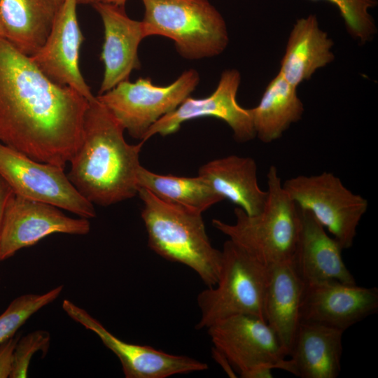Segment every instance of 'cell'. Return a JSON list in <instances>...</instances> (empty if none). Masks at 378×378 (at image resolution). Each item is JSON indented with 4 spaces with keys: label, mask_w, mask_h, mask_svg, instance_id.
<instances>
[{
    "label": "cell",
    "mask_w": 378,
    "mask_h": 378,
    "mask_svg": "<svg viewBox=\"0 0 378 378\" xmlns=\"http://www.w3.org/2000/svg\"><path fill=\"white\" fill-rule=\"evenodd\" d=\"M90 230L87 218H71L55 206L12 192L3 216L0 258L6 260L55 233L85 235Z\"/></svg>",
    "instance_id": "obj_11"
},
{
    "label": "cell",
    "mask_w": 378,
    "mask_h": 378,
    "mask_svg": "<svg viewBox=\"0 0 378 378\" xmlns=\"http://www.w3.org/2000/svg\"><path fill=\"white\" fill-rule=\"evenodd\" d=\"M299 208L300 229L293 262L304 285L336 280L356 284L342 258V247L308 210Z\"/></svg>",
    "instance_id": "obj_17"
},
{
    "label": "cell",
    "mask_w": 378,
    "mask_h": 378,
    "mask_svg": "<svg viewBox=\"0 0 378 378\" xmlns=\"http://www.w3.org/2000/svg\"><path fill=\"white\" fill-rule=\"evenodd\" d=\"M137 195L143 202L141 218L149 248L165 260L192 270L206 287L215 286L222 251L212 246L202 214L164 202L145 188H139Z\"/></svg>",
    "instance_id": "obj_3"
},
{
    "label": "cell",
    "mask_w": 378,
    "mask_h": 378,
    "mask_svg": "<svg viewBox=\"0 0 378 378\" xmlns=\"http://www.w3.org/2000/svg\"><path fill=\"white\" fill-rule=\"evenodd\" d=\"M92 6L102 18L104 33L100 56L104 67L101 94L128 80L132 71L140 69L138 50L146 36L142 21L130 18L125 6L104 3Z\"/></svg>",
    "instance_id": "obj_16"
},
{
    "label": "cell",
    "mask_w": 378,
    "mask_h": 378,
    "mask_svg": "<svg viewBox=\"0 0 378 378\" xmlns=\"http://www.w3.org/2000/svg\"><path fill=\"white\" fill-rule=\"evenodd\" d=\"M64 169L34 160L0 142V176L19 196L55 206L87 219L94 204L69 180Z\"/></svg>",
    "instance_id": "obj_9"
},
{
    "label": "cell",
    "mask_w": 378,
    "mask_h": 378,
    "mask_svg": "<svg viewBox=\"0 0 378 378\" xmlns=\"http://www.w3.org/2000/svg\"><path fill=\"white\" fill-rule=\"evenodd\" d=\"M250 111L255 136L262 142L271 143L301 119L304 106L297 88L278 73L267 85L259 104Z\"/></svg>",
    "instance_id": "obj_23"
},
{
    "label": "cell",
    "mask_w": 378,
    "mask_h": 378,
    "mask_svg": "<svg viewBox=\"0 0 378 378\" xmlns=\"http://www.w3.org/2000/svg\"><path fill=\"white\" fill-rule=\"evenodd\" d=\"M221 251L222 264L217 283L197 295L200 318L195 325L197 330L206 329L220 320L239 314L265 320L269 267L230 239L224 243Z\"/></svg>",
    "instance_id": "obj_6"
},
{
    "label": "cell",
    "mask_w": 378,
    "mask_h": 378,
    "mask_svg": "<svg viewBox=\"0 0 378 378\" xmlns=\"http://www.w3.org/2000/svg\"><path fill=\"white\" fill-rule=\"evenodd\" d=\"M198 176L248 215L259 214L265 206L267 190L260 188L257 164L250 157L231 155L209 161L200 167Z\"/></svg>",
    "instance_id": "obj_20"
},
{
    "label": "cell",
    "mask_w": 378,
    "mask_h": 378,
    "mask_svg": "<svg viewBox=\"0 0 378 378\" xmlns=\"http://www.w3.org/2000/svg\"><path fill=\"white\" fill-rule=\"evenodd\" d=\"M50 344V335L46 330H34L25 336H20L14 349L10 378L27 377L32 357L39 351L46 354Z\"/></svg>",
    "instance_id": "obj_27"
},
{
    "label": "cell",
    "mask_w": 378,
    "mask_h": 378,
    "mask_svg": "<svg viewBox=\"0 0 378 378\" xmlns=\"http://www.w3.org/2000/svg\"><path fill=\"white\" fill-rule=\"evenodd\" d=\"M0 37H4V34H3V31H2V28H1V24H0Z\"/></svg>",
    "instance_id": "obj_34"
},
{
    "label": "cell",
    "mask_w": 378,
    "mask_h": 378,
    "mask_svg": "<svg viewBox=\"0 0 378 378\" xmlns=\"http://www.w3.org/2000/svg\"><path fill=\"white\" fill-rule=\"evenodd\" d=\"M212 354L214 359L220 365L222 369L230 377H237L236 372L232 367L227 358L218 350L212 347Z\"/></svg>",
    "instance_id": "obj_30"
},
{
    "label": "cell",
    "mask_w": 378,
    "mask_h": 378,
    "mask_svg": "<svg viewBox=\"0 0 378 378\" xmlns=\"http://www.w3.org/2000/svg\"><path fill=\"white\" fill-rule=\"evenodd\" d=\"M88 104L0 37V142L64 169L81 144Z\"/></svg>",
    "instance_id": "obj_1"
},
{
    "label": "cell",
    "mask_w": 378,
    "mask_h": 378,
    "mask_svg": "<svg viewBox=\"0 0 378 378\" xmlns=\"http://www.w3.org/2000/svg\"><path fill=\"white\" fill-rule=\"evenodd\" d=\"M12 192L10 188L0 176V241L4 212L6 202Z\"/></svg>",
    "instance_id": "obj_29"
},
{
    "label": "cell",
    "mask_w": 378,
    "mask_h": 378,
    "mask_svg": "<svg viewBox=\"0 0 378 378\" xmlns=\"http://www.w3.org/2000/svg\"><path fill=\"white\" fill-rule=\"evenodd\" d=\"M20 335L15 334L0 344V378L10 377L13 361V352Z\"/></svg>",
    "instance_id": "obj_28"
},
{
    "label": "cell",
    "mask_w": 378,
    "mask_h": 378,
    "mask_svg": "<svg viewBox=\"0 0 378 378\" xmlns=\"http://www.w3.org/2000/svg\"><path fill=\"white\" fill-rule=\"evenodd\" d=\"M318 1V0H312ZM335 5L342 16L347 31L362 43L370 41L377 28L370 9L377 4V0H325Z\"/></svg>",
    "instance_id": "obj_26"
},
{
    "label": "cell",
    "mask_w": 378,
    "mask_h": 378,
    "mask_svg": "<svg viewBox=\"0 0 378 378\" xmlns=\"http://www.w3.org/2000/svg\"><path fill=\"white\" fill-rule=\"evenodd\" d=\"M377 310V287L329 280L304 285L301 322L316 323L344 332Z\"/></svg>",
    "instance_id": "obj_15"
},
{
    "label": "cell",
    "mask_w": 378,
    "mask_h": 378,
    "mask_svg": "<svg viewBox=\"0 0 378 378\" xmlns=\"http://www.w3.org/2000/svg\"><path fill=\"white\" fill-rule=\"evenodd\" d=\"M344 331L301 322L280 370L301 378H337L341 372Z\"/></svg>",
    "instance_id": "obj_18"
},
{
    "label": "cell",
    "mask_w": 378,
    "mask_h": 378,
    "mask_svg": "<svg viewBox=\"0 0 378 378\" xmlns=\"http://www.w3.org/2000/svg\"><path fill=\"white\" fill-rule=\"evenodd\" d=\"M62 289L60 285L41 295L29 293L15 298L0 314V344L14 336L31 316L55 301Z\"/></svg>",
    "instance_id": "obj_25"
},
{
    "label": "cell",
    "mask_w": 378,
    "mask_h": 378,
    "mask_svg": "<svg viewBox=\"0 0 378 378\" xmlns=\"http://www.w3.org/2000/svg\"><path fill=\"white\" fill-rule=\"evenodd\" d=\"M57 7L60 6L64 0H51Z\"/></svg>",
    "instance_id": "obj_33"
},
{
    "label": "cell",
    "mask_w": 378,
    "mask_h": 378,
    "mask_svg": "<svg viewBox=\"0 0 378 378\" xmlns=\"http://www.w3.org/2000/svg\"><path fill=\"white\" fill-rule=\"evenodd\" d=\"M125 130L95 97L89 101L81 144L67 174L78 191L93 204L107 206L138 193L139 154L144 144H128Z\"/></svg>",
    "instance_id": "obj_2"
},
{
    "label": "cell",
    "mask_w": 378,
    "mask_h": 378,
    "mask_svg": "<svg viewBox=\"0 0 378 378\" xmlns=\"http://www.w3.org/2000/svg\"><path fill=\"white\" fill-rule=\"evenodd\" d=\"M206 330L213 347L227 358L241 377L263 365L280 370L287 357L275 332L259 317L234 315L214 323Z\"/></svg>",
    "instance_id": "obj_10"
},
{
    "label": "cell",
    "mask_w": 378,
    "mask_h": 378,
    "mask_svg": "<svg viewBox=\"0 0 378 378\" xmlns=\"http://www.w3.org/2000/svg\"><path fill=\"white\" fill-rule=\"evenodd\" d=\"M298 206L310 211L340 243L351 248L368 202L344 186L331 172L292 177L282 183Z\"/></svg>",
    "instance_id": "obj_8"
},
{
    "label": "cell",
    "mask_w": 378,
    "mask_h": 378,
    "mask_svg": "<svg viewBox=\"0 0 378 378\" xmlns=\"http://www.w3.org/2000/svg\"><path fill=\"white\" fill-rule=\"evenodd\" d=\"M272 366L263 365L258 366L245 374L242 378H272Z\"/></svg>",
    "instance_id": "obj_31"
},
{
    "label": "cell",
    "mask_w": 378,
    "mask_h": 378,
    "mask_svg": "<svg viewBox=\"0 0 378 378\" xmlns=\"http://www.w3.org/2000/svg\"><path fill=\"white\" fill-rule=\"evenodd\" d=\"M333 42L316 15L298 19L290 33L279 73L297 88L319 68L334 60Z\"/></svg>",
    "instance_id": "obj_21"
},
{
    "label": "cell",
    "mask_w": 378,
    "mask_h": 378,
    "mask_svg": "<svg viewBox=\"0 0 378 378\" xmlns=\"http://www.w3.org/2000/svg\"><path fill=\"white\" fill-rule=\"evenodd\" d=\"M146 37L172 40L184 59L197 60L221 54L229 43L225 21L209 0H141Z\"/></svg>",
    "instance_id": "obj_5"
},
{
    "label": "cell",
    "mask_w": 378,
    "mask_h": 378,
    "mask_svg": "<svg viewBox=\"0 0 378 378\" xmlns=\"http://www.w3.org/2000/svg\"><path fill=\"white\" fill-rule=\"evenodd\" d=\"M200 75L193 69L184 71L167 85L153 84L150 78L122 81L96 97L136 139L143 141L149 128L176 109L195 90Z\"/></svg>",
    "instance_id": "obj_7"
},
{
    "label": "cell",
    "mask_w": 378,
    "mask_h": 378,
    "mask_svg": "<svg viewBox=\"0 0 378 378\" xmlns=\"http://www.w3.org/2000/svg\"><path fill=\"white\" fill-rule=\"evenodd\" d=\"M62 308L74 321L93 332L118 358L126 378H167L208 370L206 363L193 358L167 353L150 346L132 344L109 332L87 311L69 300Z\"/></svg>",
    "instance_id": "obj_13"
},
{
    "label": "cell",
    "mask_w": 378,
    "mask_h": 378,
    "mask_svg": "<svg viewBox=\"0 0 378 378\" xmlns=\"http://www.w3.org/2000/svg\"><path fill=\"white\" fill-rule=\"evenodd\" d=\"M267 199L256 215L237 206L236 220L230 224L218 219L213 226L263 265L270 267L293 261L299 229V208L284 190L275 166L267 174Z\"/></svg>",
    "instance_id": "obj_4"
},
{
    "label": "cell",
    "mask_w": 378,
    "mask_h": 378,
    "mask_svg": "<svg viewBox=\"0 0 378 378\" xmlns=\"http://www.w3.org/2000/svg\"><path fill=\"white\" fill-rule=\"evenodd\" d=\"M78 4H94L96 3L112 4L125 6L127 0H76Z\"/></svg>",
    "instance_id": "obj_32"
},
{
    "label": "cell",
    "mask_w": 378,
    "mask_h": 378,
    "mask_svg": "<svg viewBox=\"0 0 378 378\" xmlns=\"http://www.w3.org/2000/svg\"><path fill=\"white\" fill-rule=\"evenodd\" d=\"M304 288L293 261L269 267L265 320L276 335L287 357L301 323Z\"/></svg>",
    "instance_id": "obj_19"
},
{
    "label": "cell",
    "mask_w": 378,
    "mask_h": 378,
    "mask_svg": "<svg viewBox=\"0 0 378 378\" xmlns=\"http://www.w3.org/2000/svg\"><path fill=\"white\" fill-rule=\"evenodd\" d=\"M138 188H145L158 198L202 214L224 200L201 176L186 177L154 173L141 165Z\"/></svg>",
    "instance_id": "obj_24"
},
{
    "label": "cell",
    "mask_w": 378,
    "mask_h": 378,
    "mask_svg": "<svg viewBox=\"0 0 378 378\" xmlns=\"http://www.w3.org/2000/svg\"><path fill=\"white\" fill-rule=\"evenodd\" d=\"M76 0H64L58 6L48 37L41 48L29 56L53 82L70 87L88 101L94 99L79 68L83 36L79 27Z\"/></svg>",
    "instance_id": "obj_14"
},
{
    "label": "cell",
    "mask_w": 378,
    "mask_h": 378,
    "mask_svg": "<svg viewBox=\"0 0 378 378\" xmlns=\"http://www.w3.org/2000/svg\"><path fill=\"white\" fill-rule=\"evenodd\" d=\"M241 74L234 69L223 71L216 90L208 97H188L176 109L156 121L148 130L143 142L155 134L167 136L176 132L188 120L202 117H214L225 122L238 142H246L255 137L250 108L241 106L237 94Z\"/></svg>",
    "instance_id": "obj_12"
},
{
    "label": "cell",
    "mask_w": 378,
    "mask_h": 378,
    "mask_svg": "<svg viewBox=\"0 0 378 378\" xmlns=\"http://www.w3.org/2000/svg\"><path fill=\"white\" fill-rule=\"evenodd\" d=\"M57 6L51 0H0L4 37L28 56L45 43Z\"/></svg>",
    "instance_id": "obj_22"
}]
</instances>
